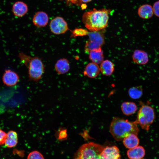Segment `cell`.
I'll use <instances>...</instances> for the list:
<instances>
[{
	"instance_id": "d4e9b609",
	"label": "cell",
	"mask_w": 159,
	"mask_h": 159,
	"mask_svg": "<svg viewBox=\"0 0 159 159\" xmlns=\"http://www.w3.org/2000/svg\"><path fill=\"white\" fill-rule=\"evenodd\" d=\"M27 159H44V158L40 152L35 150L29 153L28 155Z\"/></svg>"
},
{
	"instance_id": "d6986e66",
	"label": "cell",
	"mask_w": 159,
	"mask_h": 159,
	"mask_svg": "<svg viewBox=\"0 0 159 159\" xmlns=\"http://www.w3.org/2000/svg\"><path fill=\"white\" fill-rule=\"evenodd\" d=\"M89 58L92 62L97 64H101L104 59L103 52L101 48L90 52Z\"/></svg>"
},
{
	"instance_id": "603a6c76",
	"label": "cell",
	"mask_w": 159,
	"mask_h": 159,
	"mask_svg": "<svg viewBox=\"0 0 159 159\" xmlns=\"http://www.w3.org/2000/svg\"><path fill=\"white\" fill-rule=\"evenodd\" d=\"M54 136L59 141H62L67 139L68 135L67 128L60 127L55 131Z\"/></svg>"
},
{
	"instance_id": "8992f818",
	"label": "cell",
	"mask_w": 159,
	"mask_h": 159,
	"mask_svg": "<svg viewBox=\"0 0 159 159\" xmlns=\"http://www.w3.org/2000/svg\"><path fill=\"white\" fill-rule=\"evenodd\" d=\"M49 27L51 32L57 35L64 34L69 29L66 21L63 18L59 16L52 19L49 24Z\"/></svg>"
},
{
	"instance_id": "44dd1931",
	"label": "cell",
	"mask_w": 159,
	"mask_h": 159,
	"mask_svg": "<svg viewBox=\"0 0 159 159\" xmlns=\"http://www.w3.org/2000/svg\"><path fill=\"white\" fill-rule=\"evenodd\" d=\"M87 35L89 37V40L95 42L101 46L104 43L103 36L99 31L88 32Z\"/></svg>"
},
{
	"instance_id": "7402d4cb",
	"label": "cell",
	"mask_w": 159,
	"mask_h": 159,
	"mask_svg": "<svg viewBox=\"0 0 159 159\" xmlns=\"http://www.w3.org/2000/svg\"><path fill=\"white\" fill-rule=\"evenodd\" d=\"M130 97L134 99L140 98L143 94V90L140 86L133 87L130 88L128 91Z\"/></svg>"
},
{
	"instance_id": "52a82bcc",
	"label": "cell",
	"mask_w": 159,
	"mask_h": 159,
	"mask_svg": "<svg viewBox=\"0 0 159 159\" xmlns=\"http://www.w3.org/2000/svg\"><path fill=\"white\" fill-rule=\"evenodd\" d=\"M100 156L102 159H120L121 157L118 148L115 146L103 148Z\"/></svg>"
},
{
	"instance_id": "f546056e",
	"label": "cell",
	"mask_w": 159,
	"mask_h": 159,
	"mask_svg": "<svg viewBox=\"0 0 159 159\" xmlns=\"http://www.w3.org/2000/svg\"><path fill=\"white\" fill-rule=\"evenodd\" d=\"M143 159V158H142V159Z\"/></svg>"
},
{
	"instance_id": "ac0fdd59",
	"label": "cell",
	"mask_w": 159,
	"mask_h": 159,
	"mask_svg": "<svg viewBox=\"0 0 159 159\" xmlns=\"http://www.w3.org/2000/svg\"><path fill=\"white\" fill-rule=\"evenodd\" d=\"M4 143L5 145L8 148L15 147L18 142L17 134L15 131L11 130L7 133Z\"/></svg>"
},
{
	"instance_id": "5b68a950",
	"label": "cell",
	"mask_w": 159,
	"mask_h": 159,
	"mask_svg": "<svg viewBox=\"0 0 159 159\" xmlns=\"http://www.w3.org/2000/svg\"><path fill=\"white\" fill-rule=\"evenodd\" d=\"M155 118L153 108L148 105L142 104L138 112L135 121L142 129L148 131Z\"/></svg>"
},
{
	"instance_id": "5bb4252c",
	"label": "cell",
	"mask_w": 159,
	"mask_h": 159,
	"mask_svg": "<svg viewBox=\"0 0 159 159\" xmlns=\"http://www.w3.org/2000/svg\"><path fill=\"white\" fill-rule=\"evenodd\" d=\"M12 9L15 16L21 17L27 12L28 8L26 4L23 2L18 1L13 4Z\"/></svg>"
},
{
	"instance_id": "ba28073f",
	"label": "cell",
	"mask_w": 159,
	"mask_h": 159,
	"mask_svg": "<svg viewBox=\"0 0 159 159\" xmlns=\"http://www.w3.org/2000/svg\"><path fill=\"white\" fill-rule=\"evenodd\" d=\"M19 77L16 72L11 70H6L3 76L4 83L8 86H14L18 82Z\"/></svg>"
},
{
	"instance_id": "7a4b0ae2",
	"label": "cell",
	"mask_w": 159,
	"mask_h": 159,
	"mask_svg": "<svg viewBox=\"0 0 159 159\" xmlns=\"http://www.w3.org/2000/svg\"><path fill=\"white\" fill-rule=\"evenodd\" d=\"M110 129L114 138L118 141L122 140L124 137L130 134L137 135L139 131L136 121L130 122L117 117L113 119Z\"/></svg>"
},
{
	"instance_id": "83f0119b",
	"label": "cell",
	"mask_w": 159,
	"mask_h": 159,
	"mask_svg": "<svg viewBox=\"0 0 159 159\" xmlns=\"http://www.w3.org/2000/svg\"><path fill=\"white\" fill-rule=\"evenodd\" d=\"M65 0L67 2H71L72 3L79 5H81L82 2L80 0Z\"/></svg>"
},
{
	"instance_id": "cb8c5ba5",
	"label": "cell",
	"mask_w": 159,
	"mask_h": 159,
	"mask_svg": "<svg viewBox=\"0 0 159 159\" xmlns=\"http://www.w3.org/2000/svg\"><path fill=\"white\" fill-rule=\"evenodd\" d=\"M88 32L82 28H76L71 31V37H75L77 36H82L87 35Z\"/></svg>"
},
{
	"instance_id": "484cf974",
	"label": "cell",
	"mask_w": 159,
	"mask_h": 159,
	"mask_svg": "<svg viewBox=\"0 0 159 159\" xmlns=\"http://www.w3.org/2000/svg\"><path fill=\"white\" fill-rule=\"evenodd\" d=\"M154 14L159 17V0L155 2L153 6Z\"/></svg>"
},
{
	"instance_id": "30bf717a",
	"label": "cell",
	"mask_w": 159,
	"mask_h": 159,
	"mask_svg": "<svg viewBox=\"0 0 159 159\" xmlns=\"http://www.w3.org/2000/svg\"><path fill=\"white\" fill-rule=\"evenodd\" d=\"M54 68L56 72L59 74H62L67 73L70 69L69 61L65 58L59 59L55 64Z\"/></svg>"
},
{
	"instance_id": "e0dca14e",
	"label": "cell",
	"mask_w": 159,
	"mask_h": 159,
	"mask_svg": "<svg viewBox=\"0 0 159 159\" xmlns=\"http://www.w3.org/2000/svg\"><path fill=\"white\" fill-rule=\"evenodd\" d=\"M100 68L102 73L103 75L107 76L111 75L114 69L113 63L108 60L103 61L101 63Z\"/></svg>"
},
{
	"instance_id": "ffe728a7",
	"label": "cell",
	"mask_w": 159,
	"mask_h": 159,
	"mask_svg": "<svg viewBox=\"0 0 159 159\" xmlns=\"http://www.w3.org/2000/svg\"><path fill=\"white\" fill-rule=\"evenodd\" d=\"M123 113L126 115H130L134 113L137 110L136 104L132 102H123L121 106Z\"/></svg>"
},
{
	"instance_id": "2e32d148",
	"label": "cell",
	"mask_w": 159,
	"mask_h": 159,
	"mask_svg": "<svg viewBox=\"0 0 159 159\" xmlns=\"http://www.w3.org/2000/svg\"><path fill=\"white\" fill-rule=\"evenodd\" d=\"M100 71V68L97 64L92 62L86 66L83 74L90 78H93L98 75Z\"/></svg>"
},
{
	"instance_id": "9a60e30c",
	"label": "cell",
	"mask_w": 159,
	"mask_h": 159,
	"mask_svg": "<svg viewBox=\"0 0 159 159\" xmlns=\"http://www.w3.org/2000/svg\"><path fill=\"white\" fill-rule=\"evenodd\" d=\"M137 135L131 133L129 134L123 138V143L127 148L131 149L138 146L139 140Z\"/></svg>"
},
{
	"instance_id": "f1b7e54d",
	"label": "cell",
	"mask_w": 159,
	"mask_h": 159,
	"mask_svg": "<svg viewBox=\"0 0 159 159\" xmlns=\"http://www.w3.org/2000/svg\"><path fill=\"white\" fill-rule=\"evenodd\" d=\"M82 2L87 3L90 2L92 0H80Z\"/></svg>"
},
{
	"instance_id": "6da1fadb",
	"label": "cell",
	"mask_w": 159,
	"mask_h": 159,
	"mask_svg": "<svg viewBox=\"0 0 159 159\" xmlns=\"http://www.w3.org/2000/svg\"><path fill=\"white\" fill-rule=\"evenodd\" d=\"M110 10L102 9L92 10L85 12L82 20L85 27L91 32L99 31L105 28L108 25Z\"/></svg>"
},
{
	"instance_id": "9c48e42d",
	"label": "cell",
	"mask_w": 159,
	"mask_h": 159,
	"mask_svg": "<svg viewBox=\"0 0 159 159\" xmlns=\"http://www.w3.org/2000/svg\"><path fill=\"white\" fill-rule=\"evenodd\" d=\"M49 17L47 14L42 11H38L34 15L33 22L36 26L41 27L45 26L48 23Z\"/></svg>"
},
{
	"instance_id": "8fae6325",
	"label": "cell",
	"mask_w": 159,
	"mask_h": 159,
	"mask_svg": "<svg viewBox=\"0 0 159 159\" xmlns=\"http://www.w3.org/2000/svg\"><path fill=\"white\" fill-rule=\"evenodd\" d=\"M138 14L139 16L142 19H150L154 14L153 6L148 4H143L138 8Z\"/></svg>"
},
{
	"instance_id": "3957f363",
	"label": "cell",
	"mask_w": 159,
	"mask_h": 159,
	"mask_svg": "<svg viewBox=\"0 0 159 159\" xmlns=\"http://www.w3.org/2000/svg\"><path fill=\"white\" fill-rule=\"evenodd\" d=\"M19 57L22 62L28 69L29 80L38 82L42 77L44 71V66L41 58L32 57L20 52Z\"/></svg>"
},
{
	"instance_id": "4fadbf2b",
	"label": "cell",
	"mask_w": 159,
	"mask_h": 159,
	"mask_svg": "<svg viewBox=\"0 0 159 159\" xmlns=\"http://www.w3.org/2000/svg\"><path fill=\"white\" fill-rule=\"evenodd\" d=\"M127 154L130 159H141L144 156L145 150L143 146L138 145L129 149L127 151Z\"/></svg>"
},
{
	"instance_id": "4316f807",
	"label": "cell",
	"mask_w": 159,
	"mask_h": 159,
	"mask_svg": "<svg viewBox=\"0 0 159 159\" xmlns=\"http://www.w3.org/2000/svg\"><path fill=\"white\" fill-rule=\"evenodd\" d=\"M7 134L0 129V145L4 144Z\"/></svg>"
},
{
	"instance_id": "277c9868",
	"label": "cell",
	"mask_w": 159,
	"mask_h": 159,
	"mask_svg": "<svg viewBox=\"0 0 159 159\" xmlns=\"http://www.w3.org/2000/svg\"><path fill=\"white\" fill-rule=\"evenodd\" d=\"M103 148L102 145L93 142L85 144L77 151L74 159H102L100 154Z\"/></svg>"
},
{
	"instance_id": "7c38bea8",
	"label": "cell",
	"mask_w": 159,
	"mask_h": 159,
	"mask_svg": "<svg viewBox=\"0 0 159 159\" xmlns=\"http://www.w3.org/2000/svg\"><path fill=\"white\" fill-rule=\"evenodd\" d=\"M132 57L133 62L138 64H145L147 63L148 61L147 53L142 50L139 49L135 50Z\"/></svg>"
}]
</instances>
